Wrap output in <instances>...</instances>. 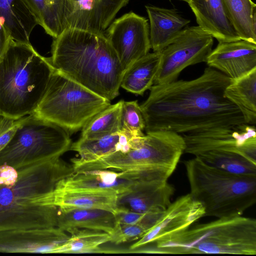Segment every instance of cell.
I'll list each match as a JSON object with an SVG mask.
<instances>
[{"label": "cell", "mask_w": 256, "mask_h": 256, "mask_svg": "<svg viewBox=\"0 0 256 256\" xmlns=\"http://www.w3.org/2000/svg\"><path fill=\"white\" fill-rule=\"evenodd\" d=\"M185 146L180 134L153 131L134 138L132 148L126 152H118L73 168L74 172L106 169L137 171L150 180H168L184 154Z\"/></svg>", "instance_id": "cell-7"}, {"label": "cell", "mask_w": 256, "mask_h": 256, "mask_svg": "<svg viewBox=\"0 0 256 256\" xmlns=\"http://www.w3.org/2000/svg\"><path fill=\"white\" fill-rule=\"evenodd\" d=\"M145 121L137 100H122L121 110V131L133 137L144 135Z\"/></svg>", "instance_id": "cell-31"}, {"label": "cell", "mask_w": 256, "mask_h": 256, "mask_svg": "<svg viewBox=\"0 0 256 256\" xmlns=\"http://www.w3.org/2000/svg\"><path fill=\"white\" fill-rule=\"evenodd\" d=\"M110 104V100L54 68L46 92L32 114L72 134Z\"/></svg>", "instance_id": "cell-9"}, {"label": "cell", "mask_w": 256, "mask_h": 256, "mask_svg": "<svg viewBox=\"0 0 256 256\" xmlns=\"http://www.w3.org/2000/svg\"><path fill=\"white\" fill-rule=\"evenodd\" d=\"M0 166V232L57 227L59 208L48 204L58 184L74 172L60 157L18 170Z\"/></svg>", "instance_id": "cell-2"}, {"label": "cell", "mask_w": 256, "mask_h": 256, "mask_svg": "<svg viewBox=\"0 0 256 256\" xmlns=\"http://www.w3.org/2000/svg\"><path fill=\"white\" fill-rule=\"evenodd\" d=\"M122 102L110 104L94 116L82 128L80 137L94 138L121 132Z\"/></svg>", "instance_id": "cell-30"}, {"label": "cell", "mask_w": 256, "mask_h": 256, "mask_svg": "<svg viewBox=\"0 0 256 256\" xmlns=\"http://www.w3.org/2000/svg\"><path fill=\"white\" fill-rule=\"evenodd\" d=\"M118 194L102 190H55L50 197V203L60 210L96 208L115 214L118 210Z\"/></svg>", "instance_id": "cell-22"}, {"label": "cell", "mask_w": 256, "mask_h": 256, "mask_svg": "<svg viewBox=\"0 0 256 256\" xmlns=\"http://www.w3.org/2000/svg\"><path fill=\"white\" fill-rule=\"evenodd\" d=\"M11 39L12 38L4 26V22L0 18V59L5 52Z\"/></svg>", "instance_id": "cell-34"}, {"label": "cell", "mask_w": 256, "mask_h": 256, "mask_svg": "<svg viewBox=\"0 0 256 256\" xmlns=\"http://www.w3.org/2000/svg\"><path fill=\"white\" fill-rule=\"evenodd\" d=\"M25 116L14 119L0 115V152L10 141Z\"/></svg>", "instance_id": "cell-33"}, {"label": "cell", "mask_w": 256, "mask_h": 256, "mask_svg": "<svg viewBox=\"0 0 256 256\" xmlns=\"http://www.w3.org/2000/svg\"><path fill=\"white\" fill-rule=\"evenodd\" d=\"M136 183L127 178L124 172L92 170L74 172L60 180L56 190L108 191L119 195L130 190Z\"/></svg>", "instance_id": "cell-18"}, {"label": "cell", "mask_w": 256, "mask_h": 256, "mask_svg": "<svg viewBox=\"0 0 256 256\" xmlns=\"http://www.w3.org/2000/svg\"><path fill=\"white\" fill-rule=\"evenodd\" d=\"M72 144L62 128L32 114L27 115L0 152V166L16 170L60 157Z\"/></svg>", "instance_id": "cell-10"}, {"label": "cell", "mask_w": 256, "mask_h": 256, "mask_svg": "<svg viewBox=\"0 0 256 256\" xmlns=\"http://www.w3.org/2000/svg\"><path fill=\"white\" fill-rule=\"evenodd\" d=\"M213 44L214 37L198 26L186 27L160 52V64L154 84L176 81L186 67L206 62Z\"/></svg>", "instance_id": "cell-11"}, {"label": "cell", "mask_w": 256, "mask_h": 256, "mask_svg": "<svg viewBox=\"0 0 256 256\" xmlns=\"http://www.w3.org/2000/svg\"><path fill=\"white\" fill-rule=\"evenodd\" d=\"M174 191L168 180L138 182L130 190L118 196L117 208L144 214H161L172 202Z\"/></svg>", "instance_id": "cell-16"}, {"label": "cell", "mask_w": 256, "mask_h": 256, "mask_svg": "<svg viewBox=\"0 0 256 256\" xmlns=\"http://www.w3.org/2000/svg\"><path fill=\"white\" fill-rule=\"evenodd\" d=\"M205 212L202 204L190 193L172 202L154 224L132 244L134 250L152 245L190 228L202 218Z\"/></svg>", "instance_id": "cell-13"}, {"label": "cell", "mask_w": 256, "mask_h": 256, "mask_svg": "<svg viewBox=\"0 0 256 256\" xmlns=\"http://www.w3.org/2000/svg\"><path fill=\"white\" fill-rule=\"evenodd\" d=\"M54 70L30 43L11 39L0 59V115L17 119L33 113Z\"/></svg>", "instance_id": "cell-4"}, {"label": "cell", "mask_w": 256, "mask_h": 256, "mask_svg": "<svg viewBox=\"0 0 256 256\" xmlns=\"http://www.w3.org/2000/svg\"><path fill=\"white\" fill-rule=\"evenodd\" d=\"M156 254H256V220L242 216L196 224L147 248Z\"/></svg>", "instance_id": "cell-5"}, {"label": "cell", "mask_w": 256, "mask_h": 256, "mask_svg": "<svg viewBox=\"0 0 256 256\" xmlns=\"http://www.w3.org/2000/svg\"><path fill=\"white\" fill-rule=\"evenodd\" d=\"M224 96L240 111L246 122L256 124V68L232 80L224 90Z\"/></svg>", "instance_id": "cell-26"}, {"label": "cell", "mask_w": 256, "mask_h": 256, "mask_svg": "<svg viewBox=\"0 0 256 256\" xmlns=\"http://www.w3.org/2000/svg\"><path fill=\"white\" fill-rule=\"evenodd\" d=\"M0 18L13 40L30 42V35L38 23L23 0H0Z\"/></svg>", "instance_id": "cell-24"}, {"label": "cell", "mask_w": 256, "mask_h": 256, "mask_svg": "<svg viewBox=\"0 0 256 256\" xmlns=\"http://www.w3.org/2000/svg\"><path fill=\"white\" fill-rule=\"evenodd\" d=\"M241 40L256 44V4L252 0H222Z\"/></svg>", "instance_id": "cell-28"}, {"label": "cell", "mask_w": 256, "mask_h": 256, "mask_svg": "<svg viewBox=\"0 0 256 256\" xmlns=\"http://www.w3.org/2000/svg\"><path fill=\"white\" fill-rule=\"evenodd\" d=\"M160 61V52H154L135 61L124 71L120 87L132 93L142 95L154 85Z\"/></svg>", "instance_id": "cell-25"}, {"label": "cell", "mask_w": 256, "mask_h": 256, "mask_svg": "<svg viewBox=\"0 0 256 256\" xmlns=\"http://www.w3.org/2000/svg\"><path fill=\"white\" fill-rule=\"evenodd\" d=\"M38 24L54 38L65 29L66 0H23Z\"/></svg>", "instance_id": "cell-27"}, {"label": "cell", "mask_w": 256, "mask_h": 256, "mask_svg": "<svg viewBox=\"0 0 256 256\" xmlns=\"http://www.w3.org/2000/svg\"><path fill=\"white\" fill-rule=\"evenodd\" d=\"M150 229V228L142 224H127L116 222L113 232L110 234V242L119 244L137 240Z\"/></svg>", "instance_id": "cell-32"}, {"label": "cell", "mask_w": 256, "mask_h": 256, "mask_svg": "<svg viewBox=\"0 0 256 256\" xmlns=\"http://www.w3.org/2000/svg\"><path fill=\"white\" fill-rule=\"evenodd\" d=\"M69 237L57 227L1 232L0 252L54 254Z\"/></svg>", "instance_id": "cell-15"}, {"label": "cell", "mask_w": 256, "mask_h": 256, "mask_svg": "<svg viewBox=\"0 0 256 256\" xmlns=\"http://www.w3.org/2000/svg\"><path fill=\"white\" fill-rule=\"evenodd\" d=\"M53 68L109 100L119 94L124 73L104 34L65 29L52 44Z\"/></svg>", "instance_id": "cell-3"}, {"label": "cell", "mask_w": 256, "mask_h": 256, "mask_svg": "<svg viewBox=\"0 0 256 256\" xmlns=\"http://www.w3.org/2000/svg\"><path fill=\"white\" fill-rule=\"evenodd\" d=\"M206 62L208 66L236 80L256 68V44L243 40L218 42Z\"/></svg>", "instance_id": "cell-17"}, {"label": "cell", "mask_w": 256, "mask_h": 256, "mask_svg": "<svg viewBox=\"0 0 256 256\" xmlns=\"http://www.w3.org/2000/svg\"><path fill=\"white\" fill-rule=\"evenodd\" d=\"M197 24L218 42L241 40L228 17L222 0H189Z\"/></svg>", "instance_id": "cell-19"}, {"label": "cell", "mask_w": 256, "mask_h": 256, "mask_svg": "<svg viewBox=\"0 0 256 256\" xmlns=\"http://www.w3.org/2000/svg\"><path fill=\"white\" fill-rule=\"evenodd\" d=\"M180 0L184 1V2H188L189 1V0Z\"/></svg>", "instance_id": "cell-35"}, {"label": "cell", "mask_w": 256, "mask_h": 256, "mask_svg": "<svg viewBox=\"0 0 256 256\" xmlns=\"http://www.w3.org/2000/svg\"><path fill=\"white\" fill-rule=\"evenodd\" d=\"M150 20V40L154 52H160L172 43L190 23L176 8L146 6Z\"/></svg>", "instance_id": "cell-20"}, {"label": "cell", "mask_w": 256, "mask_h": 256, "mask_svg": "<svg viewBox=\"0 0 256 256\" xmlns=\"http://www.w3.org/2000/svg\"><path fill=\"white\" fill-rule=\"evenodd\" d=\"M232 81L208 66L192 80L154 84L140 106L146 132L188 134L246 124L240 110L224 96Z\"/></svg>", "instance_id": "cell-1"}, {"label": "cell", "mask_w": 256, "mask_h": 256, "mask_svg": "<svg viewBox=\"0 0 256 256\" xmlns=\"http://www.w3.org/2000/svg\"><path fill=\"white\" fill-rule=\"evenodd\" d=\"M134 138L122 131L94 138L80 137L71 144L70 150L77 152L79 156L71 159L72 164L74 167L118 152H126L131 148Z\"/></svg>", "instance_id": "cell-21"}, {"label": "cell", "mask_w": 256, "mask_h": 256, "mask_svg": "<svg viewBox=\"0 0 256 256\" xmlns=\"http://www.w3.org/2000/svg\"><path fill=\"white\" fill-rule=\"evenodd\" d=\"M68 240L56 248L54 254L100 253L102 244L110 242V235L106 232L85 228L74 229Z\"/></svg>", "instance_id": "cell-29"}, {"label": "cell", "mask_w": 256, "mask_h": 256, "mask_svg": "<svg viewBox=\"0 0 256 256\" xmlns=\"http://www.w3.org/2000/svg\"><path fill=\"white\" fill-rule=\"evenodd\" d=\"M124 71L151 48L150 26L144 17L134 12L112 22L104 32Z\"/></svg>", "instance_id": "cell-12"}, {"label": "cell", "mask_w": 256, "mask_h": 256, "mask_svg": "<svg viewBox=\"0 0 256 256\" xmlns=\"http://www.w3.org/2000/svg\"><path fill=\"white\" fill-rule=\"evenodd\" d=\"M130 0H66V29L104 34L118 12Z\"/></svg>", "instance_id": "cell-14"}, {"label": "cell", "mask_w": 256, "mask_h": 256, "mask_svg": "<svg viewBox=\"0 0 256 256\" xmlns=\"http://www.w3.org/2000/svg\"><path fill=\"white\" fill-rule=\"evenodd\" d=\"M116 224L114 214L96 208L60 210L57 228L67 232L76 228H85L112 234Z\"/></svg>", "instance_id": "cell-23"}, {"label": "cell", "mask_w": 256, "mask_h": 256, "mask_svg": "<svg viewBox=\"0 0 256 256\" xmlns=\"http://www.w3.org/2000/svg\"><path fill=\"white\" fill-rule=\"evenodd\" d=\"M190 195L203 206L204 216H242L256 202V176L229 172L194 157L183 162Z\"/></svg>", "instance_id": "cell-6"}, {"label": "cell", "mask_w": 256, "mask_h": 256, "mask_svg": "<svg viewBox=\"0 0 256 256\" xmlns=\"http://www.w3.org/2000/svg\"><path fill=\"white\" fill-rule=\"evenodd\" d=\"M184 153L204 163L238 174L256 176V129L240 125L184 134Z\"/></svg>", "instance_id": "cell-8"}]
</instances>
